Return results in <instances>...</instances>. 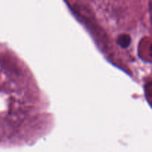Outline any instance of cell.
<instances>
[{"instance_id":"obj_3","label":"cell","mask_w":152,"mask_h":152,"mask_svg":"<svg viewBox=\"0 0 152 152\" xmlns=\"http://www.w3.org/2000/svg\"><path fill=\"white\" fill-rule=\"evenodd\" d=\"M151 23H152V14H151Z\"/></svg>"},{"instance_id":"obj_2","label":"cell","mask_w":152,"mask_h":152,"mask_svg":"<svg viewBox=\"0 0 152 152\" xmlns=\"http://www.w3.org/2000/svg\"><path fill=\"white\" fill-rule=\"evenodd\" d=\"M146 91L147 94H148V96L152 97V82H151V83H149L147 85Z\"/></svg>"},{"instance_id":"obj_1","label":"cell","mask_w":152,"mask_h":152,"mask_svg":"<svg viewBox=\"0 0 152 152\" xmlns=\"http://www.w3.org/2000/svg\"><path fill=\"white\" fill-rule=\"evenodd\" d=\"M131 42V38L127 34H123L120 35L117 39V43L119 45L122 46L123 48H126L129 45Z\"/></svg>"}]
</instances>
